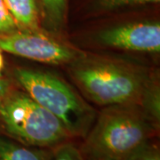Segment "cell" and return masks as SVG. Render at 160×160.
<instances>
[{
	"instance_id": "obj_6",
	"label": "cell",
	"mask_w": 160,
	"mask_h": 160,
	"mask_svg": "<svg viewBox=\"0 0 160 160\" xmlns=\"http://www.w3.org/2000/svg\"><path fill=\"white\" fill-rule=\"evenodd\" d=\"M95 40L99 45L111 49L158 53L160 23L149 19L117 23L98 31Z\"/></svg>"
},
{
	"instance_id": "obj_12",
	"label": "cell",
	"mask_w": 160,
	"mask_h": 160,
	"mask_svg": "<svg viewBox=\"0 0 160 160\" xmlns=\"http://www.w3.org/2000/svg\"><path fill=\"white\" fill-rule=\"evenodd\" d=\"M50 160H84V158L79 148L71 141L52 149Z\"/></svg>"
},
{
	"instance_id": "obj_14",
	"label": "cell",
	"mask_w": 160,
	"mask_h": 160,
	"mask_svg": "<svg viewBox=\"0 0 160 160\" xmlns=\"http://www.w3.org/2000/svg\"><path fill=\"white\" fill-rule=\"evenodd\" d=\"M14 87V81L5 77L0 78V99Z\"/></svg>"
},
{
	"instance_id": "obj_5",
	"label": "cell",
	"mask_w": 160,
	"mask_h": 160,
	"mask_svg": "<svg viewBox=\"0 0 160 160\" xmlns=\"http://www.w3.org/2000/svg\"><path fill=\"white\" fill-rule=\"evenodd\" d=\"M0 49L19 57L53 65H70L85 55L79 50L41 30L18 29L0 35Z\"/></svg>"
},
{
	"instance_id": "obj_3",
	"label": "cell",
	"mask_w": 160,
	"mask_h": 160,
	"mask_svg": "<svg viewBox=\"0 0 160 160\" xmlns=\"http://www.w3.org/2000/svg\"><path fill=\"white\" fill-rule=\"evenodd\" d=\"M12 75L14 83L55 116L71 137H86L96 113L69 84L55 75L28 68H14Z\"/></svg>"
},
{
	"instance_id": "obj_13",
	"label": "cell",
	"mask_w": 160,
	"mask_h": 160,
	"mask_svg": "<svg viewBox=\"0 0 160 160\" xmlns=\"http://www.w3.org/2000/svg\"><path fill=\"white\" fill-rule=\"evenodd\" d=\"M18 29H20L6 8L4 0H0V35L8 34Z\"/></svg>"
},
{
	"instance_id": "obj_15",
	"label": "cell",
	"mask_w": 160,
	"mask_h": 160,
	"mask_svg": "<svg viewBox=\"0 0 160 160\" xmlns=\"http://www.w3.org/2000/svg\"><path fill=\"white\" fill-rule=\"evenodd\" d=\"M6 67V62H5V56H4V52L0 49V78L4 77L3 72Z\"/></svg>"
},
{
	"instance_id": "obj_2",
	"label": "cell",
	"mask_w": 160,
	"mask_h": 160,
	"mask_svg": "<svg viewBox=\"0 0 160 160\" xmlns=\"http://www.w3.org/2000/svg\"><path fill=\"white\" fill-rule=\"evenodd\" d=\"M159 122L135 105L105 107L85 137L80 151L84 160H121L152 140Z\"/></svg>"
},
{
	"instance_id": "obj_1",
	"label": "cell",
	"mask_w": 160,
	"mask_h": 160,
	"mask_svg": "<svg viewBox=\"0 0 160 160\" xmlns=\"http://www.w3.org/2000/svg\"><path fill=\"white\" fill-rule=\"evenodd\" d=\"M70 75L98 105H135L159 122L158 80L149 70L122 61L85 54L70 64Z\"/></svg>"
},
{
	"instance_id": "obj_8",
	"label": "cell",
	"mask_w": 160,
	"mask_h": 160,
	"mask_svg": "<svg viewBox=\"0 0 160 160\" xmlns=\"http://www.w3.org/2000/svg\"><path fill=\"white\" fill-rule=\"evenodd\" d=\"M52 149L27 146L0 133V160H50Z\"/></svg>"
},
{
	"instance_id": "obj_10",
	"label": "cell",
	"mask_w": 160,
	"mask_h": 160,
	"mask_svg": "<svg viewBox=\"0 0 160 160\" xmlns=\"http://www.w3.org/2000/svg\"><path fill=\"white\" fill-rule=\"evenodd\" d=\"M41 16L46 26L53 30L62 29L66 22L69 0H38Z\"/></svg>"
},
{
	"instance_id": "obj_7",
	"label": "cell",
	"mask_w": 160,
	"mask_h": 160,
	"mask_svg": "<svg viewBox=\"0 0 160 160\" xmlns=\"http://www.w3.org/2000/svg\"><path fill=\"white\" fill-rule=\"evenodd\" d=\"M18 28L23 30L41 29V11L38 0H4Z\"/></svg>"
},
{
	"instance_id": "obj_11",
	"label": "cell",
	"mask_w": 160,
	"mask_h": 160,
	"mask_svg": "<svg viewBox=\"0 0 160 160\" xmlns=\"http://www.w3.org/2000/svg\"><path fill=\"white\" fill-rule=\"evenodd\" d=\"M121 160H160L159 147L152 140H149Z\"/></svg>"
},
{
	"instance_id": "obj_9",
	"label": "cell",
	"mask_w": 160,
	"mask_h": 160,
	"mask_svg": "<svg viewBox=\"0 0 160 160\" xmlns=\"http://www.w3.org/2000/svg\"><path fill=\"white\" fill-rule=\"evenodd\" d=\"M160 0H82V9L92 15H103L157 6Z\"/></svg>"
},
{
	"instance_id": "obj_4",
	"label": "cell",
	"mask_w": 160,
	"mask_h": 160,
	"mask_svg": "<svg viewBox=\"0 0 160 160\" xmlns=\"http://www.w3.org/2000/svg\"><path fill=\"white\" fill-rule=\"evenodd\" d=\"M0 133L44 149H54L73 139L55 116L17 87L0 99Z\"/></svg>"
}]
</instances>
